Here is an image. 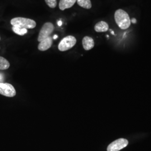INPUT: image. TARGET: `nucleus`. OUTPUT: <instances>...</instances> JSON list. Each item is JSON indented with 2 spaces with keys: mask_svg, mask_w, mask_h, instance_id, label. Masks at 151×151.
Segmentation results:
<instances>
[{
  "mask_svg": "<svg viewBox=\"0 0 151 151\" xmlns=\"http://www.w3.org/2000/svg\"><path fill=\"white\" fill-rule=\"evenodd\" d=\"M114 19L116 24L121 29H127L130 26L131 22L129 15L123 10L119 9L115 11Z\"/></svg>",
  "mask_w": 151,
  "mask_h": 151,
  "instance_id": "obj_1",
  "label": "nucleus"
},
{
  "mask_svg": "<svg viewBox=\"0 0 151 151\" xmlns=\"http://www.w3.org/2000/svg\"><path fill=\"white\" fill-rule=\"evenodd\" d=\"M10 23L12 27H16L26 29H34L37 25L36 22L32 19L22 17H15L11 19Z\"/></svg>",
  "mask_w": 151,
  "mask_h": 151,
  "instance_id": "obj_2",
  "label": "nucleus"
},
{
  "mask_svg": "<svg viewBox=\"0 0 151 151\" xmlns=\"http://www.w3.org/2000/svg\"><path fill=\"white\" fill-rule=\"evenodd\" d=\"M77 42L75 37L68 35L63 38L58 45V49L61 52H65L73 48Z\"/></svg>",
  "mask_w": 151,
  "mask_h": 151,
  "instance_id": "obj_3",
  "label": "nucleus"
},
{
  "mask_svg": "<svg viewBox=\"0 0 151 151\" xmlns=\"http://www.w3.org/2000/svg\"><path fill=\"white\" fill-rule=\"evenodd\" d=\"M54 25L51 22H46L41 28L38 36V41L40 42L45 39L48 38L54 31Z\"/></svg>",
  "mask_w": 151,
  "mask_h": 151,
  "instance_id": "obj_4",
  "label": "nucleus"
},
{
  "mask_svg": "<svg viewBox=\"0 0 151 151\" xmlns=\"http://www.w3.org/2000/svg\"><path fill=\"white\" fill-rule=\"evenodd\" d=\"M0 94L6 97H14L16 94V90L10 83L0 82Z\"/></svg>",
  "mask_w": 151,
  "mask_h": 151,
  "instance_id": "obj_5",
  "label": "nucleus"
},
{
  "mask_svg": "<svg viewBox=\"0 0 151 151\" xmlns=\"http://www.w3.org/2000/svg\"><path fill=\"white\" fill-rule=\"evenodd\" d=\"M128 141L124 138H120L111 143L108 147V151H119L128 146Z\"/></svg>",
  "mask_w": 151,
  "mask_h": 151,
  "instance_id": "obj_6",
  "label": "nucleus"
},
{
  "mask_svg": "<svg viewBox=\"0 0 151 151\" xmlns=\"http://www.w3.org/2000/svg\"><path fill=\"white\" fill-rule=\"evenodd\" d=\"M53 44V39L50 36L40 42L38 45V49L40 51H45L52 47Z\"/></svg>",
  "mask_w": 151,
  "mask_h": 151,
  "instance_id": "obj_7",
  "label": "nucleus"
},
{
  "mask_svg": "<svg viewBox=\"0 0 151 151\" xmlns=\"http://www.w3.org/2000/svg\"><path fill=\"white\" fill-rule=\"evenodd\" d=\"M82 45L85 50H89L93 48L95 45L94 40L90 37H85L82 39Z\"/></svg>",
  "mask_w": 151,
  "mask_h": 151,
  "instance_id": "obj_8",
  "label": "nucleus"
},
{
  "mask_svg": "<svg viewBox=\"0 0 151 151\" xmlns=\"http://www.w3.org/2000/svg\"><path fill=\"white\" fill-rule=\"evenodd\" d=\"M77 0H60L59 7L60 10H65V9H70L75 5Z\"/></svg>",
  "mask_w": 151,
  "mask_h": 151,
  "instance_id": "obj_9",
  "label": "nucleus"
},
{
  "mask_svg": "<svg viewBox=\"0 0 151 151\" xmlns=\"http://www.w3.org/2000/svg\"><path fill=\"white\" fill-rule=\"evenodd\" d=\"M95 30L98 32H105L109 30V25L106 22H99L95 25Z\"/></svg>",
  "mask_w": 151,
  "mask_h": 151,
  "instance_id": "obj_10",
  "label": "nucleus"
},
{
  "mask_svg": "<svg viewBox=\"0 0 151 151\" xmlns=\"http://www.w3.org/2000/svg\"><path fill=\"white\" fill-rule=\"evenodd\" d=\"M77 4L82 7L90 9L92 7L91 2L90 0H77Z\"/></svg>",
  "mask_w": 151,
  "mask_h": 151,
  "instance_id": "obj_11",
  "label": "nucleus"
},
{
  "mask_svg": "<svg viewBox=\"0 0 151 151\" xmlns=\"http://www.w3.org/2000/svg\"><path fill=\"white\" fill-rule=\"evenodd\" d=\"M10 66L9 62L5 58L0 56V70H7Z\"/></svg>",
  "mask_w": 151,
  "mask_h": 151,
  "instance_id": "obj_12",
  "label": "nucleus"
},
{
  "mask_svg": "<svg viewBox=\"0 0 151 151\" xmlns=\"http://www.w3.org/2000/svg\"><path fill=\"white\" fill-rule=\"evenodd\" d=\"M12 30L15 34L19 35H21V36H22V35L26 34L27 32V29L16 27H12Z\"/></svg>",
  "mask_w": 151,
  "mask_h": 151,
  "instance_id": "obj_13",
  "label": "nucleus"
},
{
  "mask_svg": "<svg viewBox=\"0 0 151 151\" xmlns=\"http://www.w3.org/2000/svg\"><path fill=\"white\" fill-rule=\"evenodd\" d=\"M45 1L47 5L52 9L55 8L57 4V0H45Z\"/></svg>",
  "mask_w": 151,
  "mask_h": 151,
  "instance_id": "obj_14",
  "label": "nucleus"
},
{
  "mask_svg": "<svg viewBox=\"0 0 151 151\" xmlns=\"http://www.w3.org/2000/svg\"><path fill=\"white\" fill-rule=\"evenodd\" d=\"M130 22H131L133 23V24H135V23L137 22V20L135 19V18H133V19H132L130 20Z\"/></svg>",
  "mask_w": 151,
  "mask_h": 151,
  "instance_id": "obj_15",
  "label": "nucleus"
},
{
  "mask_svg": "<svg viewBox=\"0 0 151 151\" xmlns=\"http://www.w3.org/2000/svg\"><path fill=\"white\" fill-rule=\"evenodd\" d=\"M57 24H58V25L59 27H61L62 25V22H61V21H59V22H57Z\"/></svg>",
  "mask_w": 151,
  "mask_h": 151,
  "instance_id": "obj_16",
  "label": "nucleus"
},
{
  "mask_svg": "<svg viewBox=\"0 0 151 151\" xmlns=\"http://www.w3.org/2000/svg\"><path fill=\"white\" fill-rule=\"evenodd\" d=\"M57 38H58V35H54L53 39H56Z\"/></svg>",
  "mask_w": 151,
  "mask_h": 151,
  "instance_id": "obj_17",
  "label": "nucleus"
},
{
  "mask_svg": "<svg viewBox=\"0 0 151 151\" xmlns=\"http://www.w3.org/2000/svg\"><path fill=\"white\" fill-rule=\"evenodd\" d=\"M110 31H111V34H113V35H114V32H113V30H110Z\"/></svg>",
  "mask_w": 151,
  "mask_h": 151,
  "instance_id": "obj_18",
  "label": "nucleus"
},
{
  "mask_svg": "<svg viewBox=\"0 0 151 151\" xmlns=\"http://www.w3.org/2000/svg\"><path fill=\"white\" fill-rule=\"evenodd\" d=\"M0 39H1V38H0Z\"/></svg>",
  "mask_w": 151,
  "mask_h": 151,
  "instance_id": "obj_19",
  "label": "nucleus"
}]
</instances>
